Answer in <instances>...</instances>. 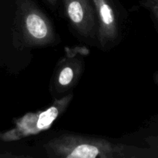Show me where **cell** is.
Segmentation results:
<instances>
[{
  "label": "cell",
  "instance_id": "7a4b0ae2",
  "mask_svg": "<svg viewBox=\"0 0 158 158\" xmlns=\"http://www.w3.org/2000/svg\"><path fill=\"white\" fill-rule=\"evenodd\" d=\"M100 149L97 146L90 143H80L73 148L69 154H66V157L73 158H94L98 157L100 154Z\"/></svg>",
  "mask_w": 158,
  "mask_h": 158
},
{
  "label": "cell",
  "instance_id": "3957f363",
  "mask_svg": "<svg viewBox=\"0 0 158 158\" xmlns=\"http://www.w3.org/2000/svg\"><path fill=\"white\" fill-rule=\"evenodd\" d=\"M68 14L73 22L79 23L83 20V10L81 4L77 0H73L68 6Z\"/></svg>",
  "mask_w": 158,
  "mask_h": 158
},
{
  "label": "cell",
  "instance_id": "5b68a950",
  "mask_svg": "<svg viewBox=\"0 0 158 158\" xmlns=\"http://www.w3.org/2000/svg\"><path fill=\"white\" fill-rule=\"evenodd\" d=\"M73 77V72L72 69L69 67H66L63 69L59 77V82L62 85H67L72 80Z\"/></svg>",
  "mask_w": 158,
  "mask_h": 158
},
{
  "label": "cell",
  "instance_id": "277c9868",
  "mask_svg": "<svg viewBox=\"0 0 158 158\" xmlns=\"http://www.w3.org/2000/svg\"><path fill=\"white\" fill-rule=\"evenodd\" d=\"M57 115H58V110L55 107L50 108L46 112L43 113L40 115L38 123H37L38 127L40 129H43V128L49 126L52 123V122L56 118Z\"/></svg>",
  "mask_w": 158,
  "mask_h": 158
},
{
  "label": "cell",
  "instance_id": "6da1fadb",
  "mask_svg": "<svg viewBox=\"0 0 158 158\" xmlns=\"http://www.w3.org/2000/svg\"><path fill=\"white\" fill-rule=\"evenodd\" d=\"M26 26L31 35L37 39H42L47 34V27L43 19L35 14H31L27 17Z\"/></svg>",
  "mask_w": 158,
  "mask_h": 158
}]
</instances>
